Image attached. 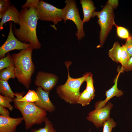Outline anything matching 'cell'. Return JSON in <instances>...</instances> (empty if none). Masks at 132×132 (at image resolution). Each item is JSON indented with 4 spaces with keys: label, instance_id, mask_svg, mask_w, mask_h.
I'll use <instances>...</instances> for the list:
<instances>
[{
    "label": "cell",
    "instance_id": "cell-1",
    "mask_svg": "<svg viewBox=\"0 0 132 132\" xmlns=\"http://www.w3.org/2000/svg\"><path fill=\"white\" fill-rule=\"evenodd\" d=\"M20 27L13 25V32L17 39L21 42L29 43L33 49L40 48L41 44L37 37L36 27L38 19L35 8L22 9L20 11Z\"/></svg>",
    "mask_w": 132,
    "mask_h": 132
},
{
    "label": "cell",
    "instance_id": "cell-2",
    "mask_svg": "<svg viewBox=\"0 0 132 132\" xmlns=\"http://www.w3.org/2000/svg\"><path fill=\"white\" fill-rule=\"evenodd\" d=\"M33 49L31 47L11 55L14 65L16 77L27 89L29 88L35 66L32 59Z\"/></svg>",
    "mask_w": 132,
    "mask_h": 132
},
{
    "label": "cell",
    "instance_id": "cell-3",
    "mask_svg": "<svg viewBox=\"0 0 132 132\" xmlns=\"http://www.w3.org/2000/svg\"><path fill=\"white\" fill-rule=\"evenodd\" d=\"M71 63L69 61L65 62L68 71L67 78L64 84L57 87L56 92L59 97L65 102L74 104H77L78 99L81 93L80 87L90 72L87 73L79 78H72L69 75V67Z\"/></svg>",
    "mask_w": 132,
    "mask_h": 132
},
{
    "label": "cell",
    "instance_id": "cell-4",
    "mask_svg": "<svg viewBox=\"0 0 132 132\" xmlns=\"http://www.w3.org/2000/svg\"><path fill=\"white\" fill-rule=\"evenodd\" d=\"M14 107L21 113L25 122V129H31L34 124H40L46 117V111L33 103L19 101L13 99Z\"/></svg>",
    "mask_w": 132,
    "mask_h": 132
},
{
    "label": "cell",
    "instance_id": "cell-5",
    "mask_svg": "<svg viewBox=\"0 0 132 132\" xmlns=\"http://www.w3.org/2000/svg\"><path fill=\"white\" fill-rule=\"evenodd\" d=\"M95 16L99 18L98 22L100 28L99 36L100 43L97 47H102L108 35L111 31L113 26L115 23L114 9L110 4L107 3L101 11H94L93 13L92 17Z\"/></svg>",
    "mask_w": 132,
    "mask_h": 132
},
{
    "label": "cell",
    "instance_id": "cell-6",
    "mask_svg": "<svg viewBox=\"0 0 132 132\" xmlns=\"http://www.w3.org/2000/svg\"><path fill=\"white\" fill-rule=\"evenodd\" d=\"M65 2L66 5L62 9V19L65 23L67 20H70L75 23L77 29L76 35L79 41L85 35L83 29L84 22L80 18L76 1L74 0H66Z\"/></svg>",
    "mask_w": 132,
    "mask_h": 132
},
{
    "label": "cell",
    "instance_id": "cell-7",
    "mask_svg": "<svg viewBox=\"0 0 132 132\" xmlns=\"http://www.w3.org/2000/svg\"><path fill=\"white\" fill-rule=\"evenodd\" d=\"M35 9L38 19L41 21H51L56 25L62 19V9L43 0H40Z\"/></svg>",
    "mask_w": 132,
    "mask_h": 132
},
{
    "label": "cell",
    "instance_id": "cell-8",
    "mask_svg": "<svg viewBox=\"0 0 132 132\" xmlns=\"http://www.w3.org/2000/svg\"><path fill=\"white\" fill-rule=\"evenodd\" d=\"M9 31L7 39L0 47V57L4 58L9 52L14 50H22L31 47L29 43H22L16 39L13 32V25L12 22L9 23Z\"/></svg>",
    "mask_w": 132,
    "mask_h": 132
},
{
    "label": "cell",
    "instance_id": "cell-9",
    "mask_svg": "<svg viewBox=\"0 0 132 132\" xmlns=\"http://www.w3.org/2000/svg\"><path fill=\"white\" fill-rule=\"evenodd\" d=\"M113 106L112 103L109 102L105 107L95 109L90 112L87 119L92 122L96 128L102 127L104 122L110 118V110Z\"/></svg>",
    "mask_w": 132,
    "mask_h": 132
},
{
    "label": "cell",
    "instance_id": "cell-10",
    "mask_svg": "<svg viewBox=\"0 0 132 132\" xmlns=\"http://www.w3.org/2000/svg\"><path fill=\"white\" fill-rule=\"evenodd\" d=\"M58 80V77L54 74L39 71L36 75L34 84L44 91L49 92L55 86Z\"/></svg>",
    "mask_w": 132,
    "mask_h": 132
},
{
    "label": "cell",
    "instance_id": "cell-11",
    "mask_svg": "<svg viewBox=\"0 0 132 132\" xmlns=\"http://www.w3.org/2000/svg\"><path fill=\"white\" fill-rule=\"evenodd\" d=\"M36 92L40 99L33 103L46 111L51 113L54 111L55 107L49 99V92L45 91L39 87L36 89Z\"/></svg>",
    "mask_w": 132,
    "mask_h": 132
},
{
    "label": "cell",
    "instance_id": "cell-12",
    "mask_svg": "<svg viewBox=\"0 0 132 132\" xmlns=\"http://www.w3.org/2000/svg\"><path fill=\"white\" fill-rule=\"evenodd\" d=\"M23 120L22 117L14 118L0 115V132H15Z\"/></svg>",
    "mask_w": 132,
    "mask_h": 132
},
{
    "label": "cell",
    "instance_id": "cell-13",
    "mask_svg": "<svg viewBox=\"0 0 132 132\" xmlns=\"http://www.w3.org/2000/svg\"><path fill=\"white\" fill-rule=\"evenodd\" d=\"M119 71L116 77L114 85L110 89L106 91V99L103 101L97 102L95 104V108L97 109L105 107L108 101L112 98L114 96L120 97L123 94V92L118 89L117 87L118 78L120 75L121 72Z\"/></svg>",
    "mask_w": 132,
    "mask_h": 132
},
{
    "label": "cell",
    "instance_id": "cell-14",
    "mask_svg": "<svg viewBox=\"0 0 132 132\" xmlns=\"http://www.w3.org/2000/svg\"><path fill=\"white\" fill-rule=\"evenodd\" d=\"M20 12L13 5H11L5 12L2 15L0 23V29L2 30L3 25L6 22L12 21L20 25Z\"/></svg>",
    "mask_w": 132,
    "mask_h": 132
},
{
    "label": "cell",
    "instance_id": "cell-15",
    "mask_svg": "<svg viewBox=\"0 0 132 132\" xmlns=\"http://www.w3.org/2000/svg\"><path fill=\"white\" fill-rule=\"evenodd\" d=\"M80 3L81 5L83 13L82 21L84 22H88L92 17V14L96 8L91 0H80Z\"/></svg>",
    "mask_w": 132,
    "mask_h": 132
},
{
    "label": "cell",
    "instance_id": "cell-16",
    "mask_svg": "<svg viewBox=\"0 0 132 132\" xmlns=\"http://www.w3.org/2000/svg\"><path fill=\"white\" fill-rule=\"evenodd\" d=\"M16 98L19 101L34 103L39 100L36 91L34 90H29L26 94L24 96V93H15Z\"/></svg>",
    "mask_w": 132,
    "mask_h": 132
},
{
    "label": "cell",
    "instance_id": "cell-17",
    "mask_svg": "<svg viewBox=\"0 0 132 132\" xmlns=\"http://www.w3.org/2000/svg\"><path fill=\"white\" fill-rule=\"evenodd\" d=\"M121 52V46L118 42H115L112 48L109 50V57L114 62H119Z\"/></svg>",
    "mask_w": 132,
    "mask_h": 132
},
{
    "label": "cell",
    "instance_id": "cell-18",
    "mask_svg": "<svg viewBox=\"0 0 132 132\" xmlns=\"http://www.w3.org/2000/svg\"><path fill=\"white\" fill-rule=\"evenodd\" d=\"M0 93L2 95L12 99L15 98L16 95L11 90L7 81L0 80Z\"/></svg>",
    "mask_w": 132,
    "mask_h": 132
},
{
    "label": "cell",
    "instance_id": "cell-19",
    "mask_svg": "<svg viewBox=\"0 0 132 132\" xmlns=\"http://www.w3.org/2000/svg\"><path fill=\"white\" fill-rule=\"evenodd\" d=\"M16 77L14 66L9 67L0 71V80L7 81Z\"/></svg>",
    "mask_w": 132,
    "mask_h": 132
},
{
    "label": "cell",
    "instance_id": "cell-20",
    "mask_svg": "<svg viewBox=\"0 0 132 132\" xmlns=\"http://www.w3.org/2000/svg\"><path fill=\"white\" fill-rule=\"evenodd\" d=\"M94 98L85 89L81 93L78 97L77 103L83 106L88 105L91 101Z\"/></svg>",
    "mask_w": 132,
    "mask_h": 132
},
{
    "label": "cell",
    "instance_id": "cell-21",
    "mask_svg": "<svg viewBox=\"0 0 132 132\" xmlns=\"http://www.w3.org/2000/svg\"><path fill=\"white\" fill-rule=\"evenodd\" d=\"M44 122L45 125L44 127L38 129H32L31 132H56L52 124L47 117L45 118Z\"/></svg>",
    "mask_w": 132,
    "mask_h": 132
},
{
    "label": "cell",
    "instance_id": "cell-22",
    "mask_svg": "<svg viewBox=\"0 0 132 132\" xmlns=\"http://www.w3.org/2000/svg\"><path fill=\"white\" fill-rule=\"evenodd\" d=\"M12 66H14V63L11 56L9 53H8L6 56L0 59V71L7 67Z\"/></svg>",
    "mask_w": 132,
    "mask_h": 132
},
{
    "label": "cell",
    "instance_id": "cell-23",
    "mask_svg": "<svg viewBox=\"0 0 132 132\" xmlns=\"http://www.w3.org/2000/svg\"><path fill=\"white\" fill-rule=\"evenodd\" d=\"M121 49V54L119 62L121 64L122 67L124 68L126 66L130 57L125 44L122 45Z\"/></svg>",
    "mask_w": 132,
    "mask_h": 132
},
{
    "label": "cell",
    "instance_id": "cell-24",
    "mask_svg": "<svg viewBox=\"0 0 132 132\" xmlns=\"http://www.w3.org/2000/svg\"><path fill=\"white\" fill-rule=\"evenodd\" d=\"M85 81L86 82V86L85 89L89 92L91 95L94 97L95 89L94 86L93 75L91 72H90L86 78Z\"/></svg>",
    "mask_w": 132,
    "mask_h": 132
},
{
    "label": "cell",
    "instance_id": "cell-25",
    "mask_svg": "<svg viewBox=\"0 0 132 132\" xmlns=\"http://www.w3.org/2000/svg\"><path fill=\"white\" fill-rule=\"evenodd\" d=\"M13 99L8 97L3 96L1 94L0 95V105L8 108L10 111L13 109V107L10 103L13 101Z\"/></svg>",
    "mask_w": 132,
    "mask_h": 132
},
{
    "label": "cell",
    "instance_id": "cell-26",
    "mask_svg": "<svg viewBox=\"0 0 132 132\" xmlns=\"http://www.w3.org/2000/svg\"><path fill=\"white\" fill-rule=\"evenodd\" d=\"M116 123L112 118H110L103 125V132H111L112 129L115 127Z\"/></svg>",
    "mask_w": 132,
    "mask_h": 132
},
{
    "label": "cell",
    "instance_id": "cell-27",
    "mask_svg": "<svg viewBox=\"0 0 132 132\" xmlns=\"http://www.w3.org/2000/svg\"><path fill=\"white\" fill-rule=\"evenodd\" d=\"M114 25L116 27L117 34L119 37L126 39L129 37L130 34L127 29L123 27L118 26L115 23Z\"/></svg>",
    "mask_w": 132,
    "mask_h": 132
},
{
    "label": "cell",
    "instance_id": "cell-28",
    "mask_svg": "<svg viewBox=\"0 0 132 132\" xmlns=\"http://www.w3.org/2000/svg\"><path fill=\"white\" fill-rule=\"evenodd\" d=\"M11 5L10 1L9 0H0V19Z\"/></svg>",
    "mask_w": 132,
    "mask_h": 132
},
{
    "label": "cell",
    "instance_id": "cell-29",
    "mask_svg": "<svg viewBox=\"0 0 132 132\" xmlns=\"http://www.w3.org/2000/svg\"><path fill=\"white\" fill-rule=\"evenodd\" d=\"M40 0H27L26 2L22 6V9L33 7L35 8L38 6Z\"/></svg>",
    "mask_w": 132,
    "mask_h": 132
},
{
    "label": "cell",
    "instance_id": "cell-30",
    "mask_svg": "<svg viewBox=\"0 0 132 132\" xmlns=\"http://www.w3.org/2000/svg\"><path fill=\"white\" fill-rule=\"evenodd\" d=\"M125 44L130 58L132 56V33L130 35L129 37L126 39Z\"/></svg>",
    "mask_w": 132,
    "mask_h": 132
},
{
    "label": "cell",
    "instance_id": "cell-31",
    "mask_svg": "<svg viewBox=\"0 0 132 132\" xmlns=\"http://www.w3.org/2000/svg\"><path fill=\"white\" fill-rule=\"evenodd\" d=\"M120 70L122 72L123 71L128 72L132 70V56L129 58L126 66L124 68L122 67Z\"/></svg>",
    "mask_w": 132,
    "mask_h": 132
},
{
    "label": "cell",
    "instance_id": "cell-32",
    "mask_svg": "<svg viewBox=\"0 0 132 132\" xmlns=\"http://www.w3.org/2000/svg\"><path fill=\"white\" fill-rule=\"evenodd\" d=\"M0 116L8 117L9 116L10 113L7 109L0 105Z\"/></svg>",
    "mask_w": 132,
    "mask_h": 132
},
{
    "label": "cell",
    "instance_id": "cell-33",
    "mask_svg": "<svg viewBox=\"0 0 132 132\" xmlns=\"http://www.w3.org/2000/svg\"><path fill=\"white\" fill-rule=\"evenodd\" d=\"M118 0H109L107 3L110 4L114 9L117 7L118 5Z\"/></svg>",
    "mask_w": 132,
    "mask_h": 132
}]
</instances>
